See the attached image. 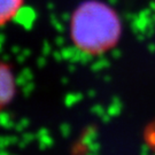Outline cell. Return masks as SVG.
Wrapping results in <instances>:
<instances>
[{
	"label": "cell",
	"mask_w": 155,
	"mask_h": 155,
	"mask_svg": "<svg viewBox=\"0 0 155 155\" xmlns=\"http://www.w3.org/2000/svg\"><path fill=\"white\" fill-rule=\"evenodd\" d=\"M15 77L8 64L0 62V108L7 106L15 97Z\"/></svg>",
	"instance_id": "cell-2"
},
{
	"label": "cell",
	"mask_w": 155,
	"mask_h": 155,
	"mask_svg": "<svg viewBox=\"0 0 155 155\" xmlns=\"http://www.w3.org/2000/svg\"><path fill=\"white\" fill-rule=\"evenodd\" d=\"M122 33L117 13L110 6L97 0L85 1L72 13L70 38L79 52L99 56L113 50Z\"/></svg>",
	"instance_id": "cell-1"
},
{
	"label": "cell",
	"mask_w": 155,
	"mask_h": 155,
	"mask_svg": "<svg viewBox=\"0 0 155 155\" xmlns=\"http://www.w3.org/2000/svg\"><path fill=\"white\" fill-rule=\"evenodd\" d=\"M24 0H0V27H4L17 16Z\"/></svg>",
	"instance_id": "cell-3"
}]
</instances>
